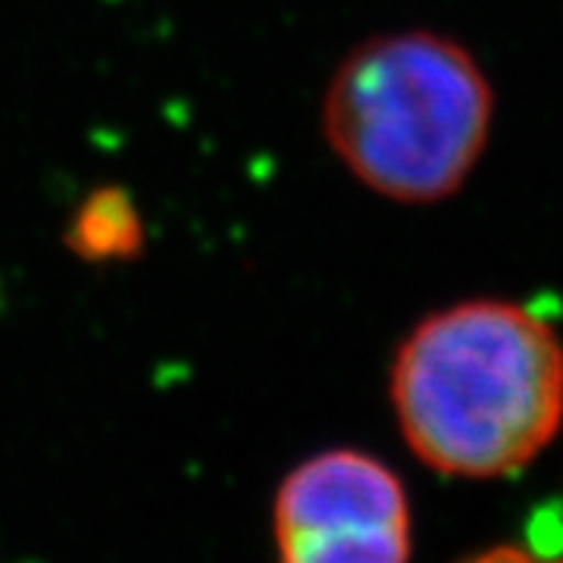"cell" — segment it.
Returning a JSON list of instances; mask_svg holds the SVG:
<instances>
[{"label": "cell", "mask_w": 563, "mask_h": 563, "mask_svg": "<svg viewBox=\"0 0 563 563\" xmlns=\"http://www.w3.org/2000/svg\"><path fill=\"white\" fill-rule=\"evenodd\" d=\"M492 113V85L466 47L435 32H395L369 38L339 66L322 132L376 195L435 203L476 169Z\"/></svg>", "instance_id": "obj_2"}, {"label": "cell", "mask_w": 563, "mask_h": 563, "mask_svg": "<svg viewBox=\"0 0 563 563\" xmlns=\"http://www.w3.org/2000/svg\"><path fill=\"white\" fill-rule=\"evenodd\" d=\"M391 407L426 466L461 479L510 476L561 432L563 342L520 303H451L398 347Z\"/></svg>", "instance_id": "obj_1"}, {"label": "cell", "mask_w": 563, "mask_h": 563, "mask_svg": "<svg viewBox=\"0 0 563 563\" xmlns=\"http://www.w3.org/2000/svg\"><path fill=\"white\" fill-rule=\"evenodd\" d=\"M282 563H407L410 510L398 476L361 451H325L276 495Z\"/></svg>", "instance_id": "obj_3"}, {"label": "cell", "mask_w": 563, "mask_h": 563, "mask_svg": "<svg viewBox=\"0 0 563 563\" xmlns=\"http://www.w3.org/2000/svg\"><path fill=\"white\" fill-rule=\"evenodd\" d=\"M66 244L91 263L129 261L141 251V220L132 198L120 188H98L76 210Z\"/></svg>", "instance_id": "obj_4"}, {"label": "cell", "mask_w": 563, "mask_h": 563, "mask_svg": "<svg viewBox=\"0 0 563 563\" xmlns=\"http://www.w3.org/2000/svg\"><path fill=\"white\" fill-rule=\"evenodd\" d=\"M463 563H563V561H548V558H539L526 548H517V544H501V548H492V551H483L476 558Z\"/></svg>", "instance_id": "obj_5"}]
</instances>
